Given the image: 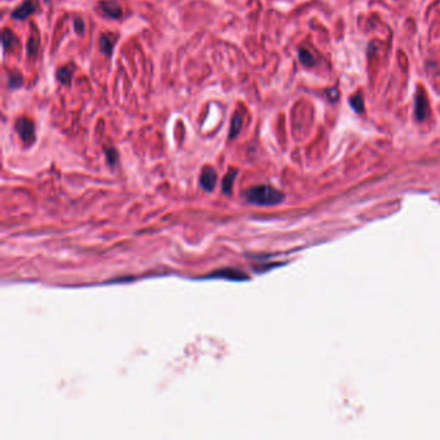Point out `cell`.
I'll return each mask as SVG.
<instances>
[{
	"instance_id": "obj_1",
	"label": "cell",
	"mask_w": 440,
	"mask_h": 440,
	"mask_svg": "<svg viewBox=\"0 0 440 440\" xmlns=\"http://www.w3.org/2000/svg\"><path fill=\"white\" fill-rule=\"evenodd\" d=\"M245 199L250 204L261 205V207H269V205L280 204L284 200V195L278 189L270 186V185H259L253 186L249 190L245 191Z\"/></svg>"
},
{
	"instance_id": "obj_11",
	"label": "cell",
	"mask_w": 440,
	"mask_h": 440,
	"mask_svg": "<svg viewBox=\"0 0 440 440\" xmlns=\"http://www.w3.org/2000/svg\"><path fill=\"white\" fill-rule=\"evenodd\" d=\"M241 124H243V120H241L240 114H235L233 118V122H231V128H230V139H234L241 131Z\"/></svg>"
},
{
	"instance_id": "obj_3",
	"label": "cell",
	"mask_w": 440,
	"mask_h": 440,
	"mask_svg": "<svg viewBox=\"0 0 440 440\" xmlns=\"http://www.w3.org/2000/svg\"><path fill=\"white\" fill-rule=\"evenodd\" d=\"M38 9L36 0H26L25 3L21 4L18 8H16L12 13V18L18 21H23L30 17L32 13H35Z\"/></svg>"
},
{
	"instance_id": "obj_8",
	"label": "cell",
	"mask_w": 440,
	"mask_h": 440,
	"mask_svg": "<svg viewBox=\"0 0 440 440\" xmlns=\"http://www.w3.org/2000/svg\"><path fill=\"white\" fill-rule=\"evenodd\" d=\"M114 46H115V43H114L113 36H110V35H102L101 39H99V49H101L102 53L107 54V56H111L114 51Z\"/></svg>"
},
{
	"instance_id": "obj_12",
	"label": "cell",
	"mask_w": 440,
	"mask_h": 440,
	"mask_svg": "<svg viewBox=\"0 0 440 440\" xmlns=\"http://www.w3.org/2000/svg\"><path fill=\"white\" fill-rule=\"evenodd\" d=\"M2 40H3L4 49L8 48V47H11L12 48V47L16 46V43H17V39H16V36H14V34L12 31H9V30H4Z\"/></svg>"
},
{
	"instance_id": "obj_6",
	"label": "cell",
	"mask_w": 440,
	"mask_h": 440,
	"mask_svg": "<svg viewBox=\"0 0 440 440\" xmlns=\"http://www.w3.org/2000/svg\"><path fill=\"white\" fill-rule=\"evenodd\" d=\"M99 8L102 9V12L105 13V16L110 18H120L123 16L122 8H120L119 4L114 0H102L99 3Z\"/></svg>"
},
{
	"instance_id": "obj_16",
	"label": "cell",
	"mask_w": 440,
	"mask_h": 440,
	"mask_svg": "<svg viewBox=\"0 0 440 440\" xmlns=\"http://www.w3.org/2000/svg\"><path fill=\"white\" fill-rule=\"evenodd\" d=\"M21 83H22V78H21L20 75L13 74L9 78V85H11L12 88H18V87H21V85H22Z\"/></svg>"
},
{
	"instance_id": "obj_13",
	"label": "cell",
	"mask_w": 440,
	"mask_h": 440,
	"mask_svg": "<svg viewBox=\"0 0 440 440\" xmlns=\"http://www.w3.org/2000/svg\"><path fill=\"white\" fill-rule=\"evenodd\" d=\"M300 60L305 66H314L315 65V58L306 49H300Z\"/></svg>"
},
{
	"instance_id": "obj_2",
	"label": "cell",
	"mask_w": 440,
	"mask_h": 440,
	"mask_svg": "<svg viewBox=\"0 0 440 440\" xmlns=\"http://www.w3.org/2000/svg\"><path fill=\"white\" fill-rule=\"evenodd\" d=\"M16 131L26 146H30L35 141V125L27 118H20L16 122Z\"/></svg>"
},
{
	"instance_id": "obj_7",
	"label": "cell",
	"mask_w": 440,
	"mask_h": 440,
	"mask_svg": "<svg viewBox=\"0 0 440 440\" xmlns=\"http://www.w3.org/2000/svg\"><path fill=\"white\" fill-rule=\"evenodd\" d=\"M208 278H224L229 279V280H245V279H248L247 276H245V274H243L241 271H239V270L234 269L219 270V271L213 273L212 275L208 276Z\"/></svg>"
},
{
	"instance_id": "obj_4",
	"label": "cell",
	"mask_w": 440,
	"mask_h": 440,
	"mask_svg": "<svg viewBox=\"0 0 440 440\" xmlns=\"http://www.w3.org/2000/svg\"><path fill=\"white\" fill-rule=\"evenodd\" d=\"M415 114L418 120H425L429 115V101L422 91L417 92V94H416Z\"/></svg>"
},
{
	"instance_id": "obj_18",
	"label": "cell",
	"mask_w": 440,
	"mask_h": 440,
	"mask_svg": "<svg viewBox=\"0 0 440 440\" xmlns=\"http://www.w3.org/2000/svg\"><path fill=\"white\" fill-rule=\"evenodd\" d=\"M47 2H48V0H47Z\"/></svg>"
},
{
	"instance_id": "obj_5",
	"label": "cell",
	"mask_w": 440,
	"mask_h": 440,
	"mask_svg": "<svg viewBox=\"0 0 440 440\" xmlns=\"http://www.w3.org/2000/svg\"><path fill=\"white\" fill-rule=\"evenodd\" d=\"M217 184V172L212 167H205L200 174V185L205 191H213Z\"/></svg>"
},
{
	"instance_id": "obj_15",
	"label": "cell",
	"mask_w": 440,
	"mask_h": 440,
	"mask_svg": "<svg viewBox=\"0 0 440 440\" xmlns=\"http://www.w3.org/2000/svg\"><path fill=\"white\" fill-rule=\"evenodd\" d=\"M106 158H107V162L110 163L111 165H114L115 163H117L118 160V154L117 151L114 150V149H106Z\"/></svg>"
},
{
	"instance_id": "obj_14",
	"label": "cell",
	"mask_w": 440,
	"mask_h": 440,
	"mask_svg": "<svg viewBox=\"0 0 440 440\" xmlns=\"http://www.w3.org/2000/svg\"><path fill=\"white\" fill-rule=\"evenodd\" d=\"M350 103H351V107L354 108L355 111L363 113L364 102H363V97H361L360 94H355L354 97H351V98H350Z\"/></svg>"
},
{
	"instance_id": "obj_17",
	"label": "cell",
	"mask_w": 440,
	"mask_h": 440,
	"mask_svg": "<svg viewBox=\"0 0 440 440\" xmlns=\"http://www.w3.org/2000/svg\"><path fill=\"white\" fill-rule=\"evenodd\" d=\"M75 31L78 34H83V31H84V22L78 17L75 18Z\"/></svg>"
},
{
	"instance_id": "obj_10",
	"label": "cell",
	"mask_w": 440,
	"mask_h": 440,
	"mask_svg": "<svg viewBox=\"0 0 440 440\" xmlns=\"http://www.w3.org/2000/svg\"><path fill=\"white\" fill-rule=\"evenodd\" d=\"M57 79L62 84H70L72 79V66H63L57 71Z\"/></svg>"
},
{
	"instance_id": "obj_9",
	"label": "cell",
	"mask_w": 440,
	"mask_h": 440,
	"mask_svg": "<svg viewBox=\"0 0 440 440\" xmlns=\"http://www.w3.org/2000/svg\"><path fill=\"white\" fill-rule=\"evenodd\" d=\"M236 174H238V172H236L235 169H231L230 172H227V174L225 176L224 182H222V190H224L225 194H229V195L231 194V191H233L234 181H235L236 178Z\"/></svg>"
}]
</instances>
